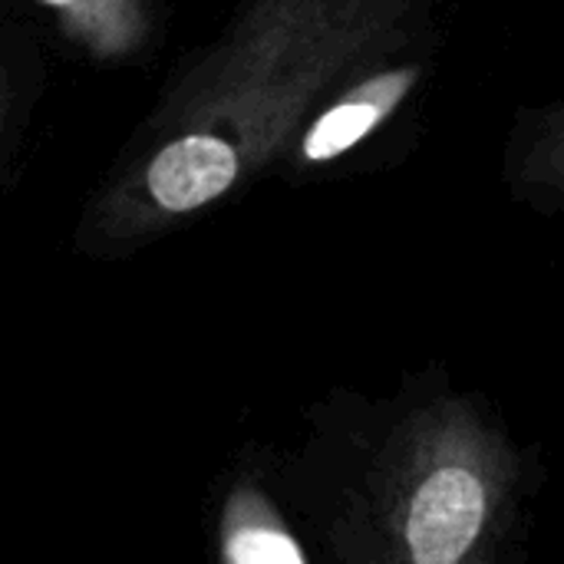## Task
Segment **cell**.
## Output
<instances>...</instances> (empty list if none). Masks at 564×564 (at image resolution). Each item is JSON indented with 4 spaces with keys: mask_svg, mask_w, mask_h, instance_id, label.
I'll return each mask as SVG.
<instances>
[{
    "mask_svg": "<svg viewBox=\"0 0 564 564\" xmlns=\"http://www.w3.org/2000/svg\"><path fill=\"white\" fill-rule=\"evenodd\" d=\"M486 525V486L466 466H443L416 489L406 549L416 564L459 562Z\"/></svg>",
    "mask_w": 564,
    "mask_h": 564,
    "instance_id": "obj_1",
    "label": "cell"
},
{
    "mask_svg": "<svg viewBox=\"0 0 564 564\" xmlns=\"http://www.w3.org/2000/svg\"><path fill=\"white\" fill-rule=\"evenodd\" d=\"M416 73L413 69H393L367 79L344 99H337L330 109H324L301 142V159L311 165L330 162L344 152H350L360 139H367L390 112L393 106L410 93Z\"/></svg>",
    "mask_w": 564,
    "mask_h": 564,
    "instance_id": "obj_2",
    "label": "cell"
},
{
    "mask_svg": "<svg viewBox=\"0 0 564 564\" xmlns=\"http://www.w3.org/2000/svg\"><path fill=\"white\" fill-rule=\"evenodd\" d=\"M218 552L228 564H301L307 558L268 496L251 486H238L225 499Z\"/></svg>",
    "mask_w": 564,
    "mask_h": 564,
    "instance_id": "obj_3",
    "label": "cell"
},
{
    "mask_svg": "<svg viewBox=\"0 0 564 564\" xmlns=\"http://www.w3.org/2000/svg\"><path fill=\"white\" fill-rule=\"evenodd\" d=\"M59 30L96 59L132 56L149 33L142 0H40Z\"/></svg>",
    "mask_w": 564,
    "mask_h": 564,
    "instance_id": "obj_4",
    "label": "cell"
}]
</instances>
